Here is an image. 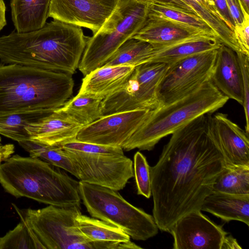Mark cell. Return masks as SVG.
Returning <instances> with one entry per match:
<instances>
[{
  "instance_id": "6",
  "label": "cell",
  "mask_w": 249,
  "mask_h": 249,
  "mask_svg": "<svg viewBox=\"0 0 249 249\" xmlns=\"http://www.w3.org/2000/svg\"><path fill=\"white\" fill-rule=\"evenodd\" d=\"M149 13L145 0H120L101 28L89 37L78 66L85 76L103 67L126 40L144 25Z\"/></svg>"
},
{
  "instance_id": "19",
  "label": "cell",
  "mask_w": 249,
  "mask_h": 249,
  "mask_svg": "<svg viewBox=\"0 0 249 249\" xmlns=\"http://www.w3.org/2000/svg\"><path fill=\"white\" fill-rule=\"evenodd\" d=\"M221 44L215 36L202 33L167 45H152L153 52L146 63L171 64L192 55L217 49Z\"/></svg>"
},
{
  "instance_id": "1",
  "label": "cell",
  "mask_w": 249,
  "mask_h": 249,
  "mask_svg": "<svg viewBox=\"0 0 249 249\" xmlns=\"http://www.w3.org/2000/svg\"><path fill=\"white\" fill-rule=\"evenodd\" d=\"M207 114L179 128L150 167L153 216L168 232L184 215L201 211L207 196L227 164L207 132Z\"/></svg>"
},
{
  "instance_id": "35",
  "label": "cell",
  "mask_w": 249,
  "mask_h": 249,
  "mask_svg": "<svg viewBox=\"0 0 249 249\" xmlns=\"http://www.w3.org/2000/svg\"><path fill=\"white\" fill-rule=\"evenodd\" d=\"M249 15L245 16L243 22L234 27L233 32L240 46L242 53L249 56Z\"/></svg>"
},
{
  "instance_id": "7",
  "label": "cell",
  "mask_w": 249,
  "mask_h": 249,
  "mask_svg": "<svg viewBox=\"0 0 249 249\" xmlns=\"http://www.w3.org/2000/svg\"><path fill=\"white\" fill-rule=\"evenodd\" d=\"M81 200L90 215L122 229L135 240H146L158 233L153 216L125 200L117 191L79 181Z\"/></svg>"
},
{
  "instance_id": "41",
  "label": "cell",
  "mask_w": 249,
  "mask_h": 249,
  "mask_svg": "<svg viewBox=\"0 0 249 249\" xmlns=\"http://www.w3.org/2000/svg\"><path fill=\"white\" fill-rule=\"evenodd\" d=\"M205 9L220 17L212 0H195Z\"/></svg>"
},
{
  "instance_id": "24",
  "label": "cell",
  "mask_w": 249,
  "mask_h": 249,
  "mask_svg": "<svg viewBox=\"0 0 249 249\" xmlns=\"http://www.w3.org/2000/svg\"><path fill=\"white\" fill-rule=\"evenodd\" d=\"M76 220L80 232L92 242H124L130 240V236L122 229L108 222L82 213Z\"/></svg>"
},
{
  "instance_id": "3",
  "label": "cell",
  "mask_w": 249,
  "mask_h": 249,
  "mask_svg": "<svg viewBox=\"0 0 249 249\" xmlns=\"http://www.w3.org/2000/svg\"><path fill=\"white\" fill-rule=\"evenodd\" d=\"M73 86L68 73L0 64V115L52 112L68 100Z\"/></svg>"
},
{
  "instance_id": "23",
  "label": "cell",
  "mask_w": 249,
  "mask_h": 249,
  "mask_svg": "<svg viewBox=\"0 0 249 249\" xmlns=\"http://www.w3.org/2000/svg\"><path fill=\"white\" fill-rule=\"evenodd\" d=\"M103 97L78 93L58 109L82 126L87 125L102 117Z\"/></svg>"
},
{
  "instance_id": "34",
  "label": "cell",
  "mask_w": 249,
  "mask_h": 249,
  "mask_svg": "<svg viewBox=\"0 0 249 249\" xmlns=\"http://www.w3.org/2000/svg\"><path fill=\"white\" fill-rule=\"evenodd\" d=\"M237 55L243 85L244 100L242 106L245 117V131L249 134V56L241 53H237Z\"/></svg>"
},
{
  "instance_id": "40",
  "label": "cell",
  "mask_w": 249,
  "mask_h": 249,
  "mask_svg": "<svg viewBox=\"0 0 249 249\" xmlns=\"http://www.w3.org/2000/svg\"><path fill=\"white\" fill-rule=\"evenodd\" d=\"M242 248L235 238L228 234L225 237L221 247V249H241Z\"/></svg>"
},
{
  "instance_id": "16",
  "label": "cell",
  "mask_w": 249,
  "mask_h": 249,
  "mask_svg": "<svg viewBox=\"0 0 249 249\" xmlns=\"http://www.w3.org/2000/svg\"><path fill=\"white\" fill-rule=\"evenodd\" d=\"M82 127L57 109L29 124L25 129L32 141L48 146H61L75 140Z\"/></svg>"
},
{
  "instance_id": "43",
  "label": "cell",
  "mask_w": 249,
  "mask_h": 249,
  "mask_svg": "<svg viewBox=\"0 0 249 249\" xmlns=\"http://www.w3.org/2000/svg\"><path fill=\"white\" fill-rule=\"evenodd\" d=\"M142 249V247L138 246L134 243L131 242L130 240L124 242H120L118 245V249Z\"/></svg>"
},
{
  "instance_id": "18",
  "label": "cell",
  "mask_w": 249,
  "mask_h": 249,
  "mask_svg": "<svg viewBox=\"0 0 249 249\" xmlns=\"http://www.w3.org/2000/svg\"><path fill=\"white\" fill-rule=\"evenodd\" d=\"M202 33H206L149 13L143 26L132 37L153 45H163Z\"/></svg>"
},
{
  "instance_id": "22",
  "label": "cell",
  "mask_w": 249,
  "mask_h": 249,
  "mask_svg": "<svg viewBox=\"0 0 249 249\" xmlns=\"http://www.w3.org/2000/svg\"><path fill=\"white\" fill-rule=\"evenodd\" d=\"M52 0H11L12 19L16 31L25 33L44 26Z\"/></svg>"
},
{
  "instance_id": "14",
  "label": "cell",
  "mask_w": 249,
  "mask_h": 249,
  "mask_svg": "<svg viewBox=\"0 0 249 249\" xmlns=\"http://www.w3.org/2000/svg\"><path fill=\"white\" fill-rule=\"evenodd\" d=\"M120 0H52L49 17L83 27L95 34Z\"/></svg>"
},
{
  "instance_id": "31",
  "label": "cell",
  "mask_w": 249,
  "mask_h": 249,
  "mask_svg": "<svg viewBox=\"0 0 249 249\" xmlns=\"http://www.w3.org/2000/svg\"><path fill=\"white\" fill-rule=\"evenodd\" d=\"M35 249L25 223L20 222L4 236L0 237V249Z\"/></svg>"
},
{
  "instance_id": "45",
  "label": "cell",
  "mask_w": 249,
  "mask_h": 249,
  "mask_svg": "<svg viewBox=\"0 0 249 249\" xmlns=\"http://www.w3.org/2000/svg\"><path fill=\"white\" fill-rule=\"evenodd\" d=\"M1 142V138H0V145H1V142Z\"/></svg>"
},
{
  "instance_id": "25",
  "label": "cell",
  "mask_w": 249,
  "mask_h": 249,
  "mask_svg": "<svg viewBox=\"0 0 249 249\" xmlns=\"http://www.w3.org/2000/svg\"><path fill=\"white\" fill-rule=\"evenodd\" d=\"M153 52V46L151 44L131 37L117 49L103 66H130L135 67L146 63Z\"/></svg>"
},
{
  "instance_id": "32",
  "label": "cell",
  "mask_w": 249,
  "mask_h": 249,
  "mask_svg": "<svg viewBox=\"0 0 249 249\" xmlns=\"http://www.w3.org/2000/svg\"><path fill=\"white\" fill-rule=\"evenodd\" d=\"M133 165L137 194L149 198L151 196L150 166L145 157L140 152L134 155Z\"/></svg>"
},
{
  "instance_id": "28",
  "label": "cell",
  "mask_w": 249,
  "mask_h": 249,
  "mask_svg": "<svg viewBox=\"0 0 249 249\" xmlns=\"http://www.w3.org/2000/svg\"><path fill=\"white\" fill-rule=\"evenodd\" d=\"M51 112H31L0 115V134L18 142L30 140L25 127Z\"/></svg>"
},
{
  "instance_id": "37",
  "label": "cell",
  "mask_w": 249,
  "mask_h": 249,
  "mask_svg": "<svg viewBox=\"0 0 249 249\" xmlns=\"http://www.w3.org/2000/svg\"><path fill=\"white\" fill-rule=\"evenodd\" d=\"M222 19L226 22L232 31L235 27L234 20L230 13L225 0H212Z\"/></svg>"
},
{
  "instance_id": "27",
  "label": "cell",
  "mask_w": 249,
  "mask_h": 249,
  "mask_svg": "<svg viewBox=\"0 0 249 249\" xmlns=\"http://www.w3.org/2000/svg\"><path fill=\"white\" fill-rule=\"evenodd\" d=\"M249 195V166L227 165L216 178L213 192Z\"/></svg>"
},
{
  "instance_id": "33",
  "label": "cell",
  "mask_w": 249,
  "mask_h": 249,
  "mask_svg": "<svg viewBox=\"0 0 249 249\" xmlns=\"http://www.w3.org/2000/svg\"><path fill=\"white\" fill-rule=\"evenodd\" d=\"M61 147L72 151L90 154L124 155L121 147L111 146L79 141L76 140L63 144Z\"/></svg>"
},
{
  "instance_id": "8",
  "label": "cell",
  "mask_w": 249,
  "mask_h": 249,
  "mask_svg": "<svg viewBox=\"0 0 249 249\" xmlns=\"http://www.w3.org/2000/svg\"><path fill=\"white\" fill-rule=\"evenodd\" d=\"M20 218L35 231L46 249H110L111 242H92L80 232L77 217L81 207L49 205L39 209H19L12 204Z\"/></svg>"
},
{
  "instance_id": "44",
  "label": "cell",
  "mask_w": 249,
  "mask_h": 249,
  "mask_svg": "<svg viewBox=\"0 0 249 249\" xmlns=\"http://www.w3.org/2000/svg\"><path fill=\"white\" fill-rule=\"evenodd\" d=\"M245 11L249 14V0H240Z\"/></svg>"
},
{
  "instance_id": "2",
  "label": "cell",
  "mask_w": 249,
  "mask_h": 249,
  "mask_svg": "<svg viewBox=\"0 0 249 249\" xmlns=\"http://www.w3.org/2000/svg\"><path fill=\"white\" fill-rule=\"evenodd\" d=\"M89 37L81 27L57 19L33 31L0 37V61L72 75Z\"/></svg>"
},
{
  "instance_id": "30",
  "label": "cell",
  "mask_w": 249,
  "mask_h": 249,
  "mask_svg": "<svg viewBox=\"0 0 249 249\" xmlns=\"http://www.w3.org/2000/svg\"><path fill=\"white\" fill-rule=\"evenodd\" d=\"M149 13L193 27L217 38L209 24L196 15L151 2H149Z\"/></svg>"
},
{
  "instance_id": "5",
  "label": "cell",
  "mask_w": 249,
  "mask_h": 249,
  "mask_svg": "<svg viewBox=\"0 0 249 249\" xmlns=\"http://www.w3.org/2000/svg\"><path fill=\"white\" fill-rule=\"evenodd\" d=\"M229 99L210 80L183 97L151 110L122 148L127 151L151 150L163 137L202 115L213 113Z\"/></svg>"
},
{
  "instance_id": "17",
  "label": "cell",
  "mask_w": 249,
  "mask_h": 249,
  "mask_svg": "<svg viewBox=\"0 0 249 249\" xmlns=\"http://www.w3.org/2000/svg\"><path fill=\"white\" fill-rule=\"evenodd\" d=\"M211 80L223 95L242 106L243 85L237 53L222 43L217 51Z\"/></svg>"
},
{
  "instance_id": "36",
  "label": "cell",
  "mask_w": 249,
  "mask_h": 249,
  "mask_svg": "<svg viewBox=\"0 0 249 249\" xmlns=\"http://www.w3.org/2000/svg\"><path fill=\"white\" fill-rule=\"evenodd\" d=\"M235 24H240L247 14L244 10L240 0H225Z\"/></svg>"
},
{
  "instance_id": "39",
  "label": "cell",
  "mask_w": 249,
  "mask_h": 249,
  "mask_svg": "<svg viewBox=\"0 0 249 249\" xmlns=\"http://www.w3.org/2000/svg\"><path fill=\"white\" fill-rule=\"evenodd\" d=\"M14 152L15 146L13 144L0 145V164L11 157Z\"/></svg>"
},
{
  "instance_id": "11",
  "label": "cell",
  "mask_w": 249,
  "mask_h": 249,
  "mask_svg": "<svg viewBox=\"0 0 249 249\" xmlns=\"http://www.w3.org/2000/svg\"><path fill=\"white\" fill-rule=\"evenodd\" d=\"M64 150L74 164L80 181L118 191L134 177L132 160L124 154H90Z\"/></svg>"
},
{
  "instance_id": "10",
  "label": "cell",
  "mask_w": 249,
  "mask_h": 249,
  "mask_svg": "<svg viewBox=\"0 0 249 249\" xmlns=\"http://www.w3.org/2000/svg\"><path fill=\"white\" fill-rule=\"evenodd\" d=\"M217 49L167 65L157 89L160 107L183 97L210 80Z\"/></svg>"
},
{
  "instance_id": "12",
  "label": "cell",
  "mask_w": 249,
  "mask_h": 249,
  "mask_svg": "<svg viewBox=\"0 0 249 249\" xmlns=\"http://www.w3.org/2000/svg\"><path fill=\"white\" fill-rule=\"evenodd\" d=\"M151 110L140 109L102 116L83 126L76 140L98 144L121 147L149 116Z\"/></svg>"
},
{
  "instance_id": "38",
  "label": "cell",
  "mask_w": 249,
  "mask_h": 249,
  "mask_svg": "<svg viewBox=\"0 0 249 249\" xmlns=\"http://www.w3.org/2000/svg\"><path fill=\"white\" fill-rule=\"evenodd\" d=\"M149 2L157 3L170 8L196 15L197 14L190 6L181 0H145Z\"/></svg>"
},
{
  "instance_id": "26",
  "label": "cell",
  "mask_w": 249,
  "mask_h": 249,
  "mask_svg": "<svg viewBox=\"0 0 249 249\" xmlns=\"http://www.w3.org/2000/svg\"><path fill=\"white\" fill-rule=\"evenodd\" d=\"M18 143L29 153L30 157L39 158L79 178L74 164L61 146H48L31 140L20 142Z\"/></svg>"
},
{
  "instance_id": "13",
  "label": "cell",
  "mask_w": 249,
  "mask_h": 249,
  "mask_svg": "<svg viewBox=\"0 0 249 249\" xmlns=\"http://www.w3.org/2000/svg\"><path fill=\"white\" fill-rule=\"evenodd\" d=\"M169 232L174 249H221L228 233L201 211H192L178 219Z\"/></svg>"
},
{
  "instance_id": "21",
  "label": "cell",
  "mask_w": 249,
  "mask_h": 249,
  "mask_svg": "<svg viewBox=\"0 0 249 249\" xmlns=\"http://www.w3.org/2000/svg\"><path fill=\"white\" fill-rule=\"evenodd\" d=\"M201 211L210 213L226 222L237 220L249 226V195L213 192L204 199Z\"/></svg>"
},
{
  "instance_id": "20",
  "label": "cell",
  "mask_w": 249,
  "mask_h": 249,
  "mask_svg": "<svg viewBox=\"0 0 249 249\" xmlns=\"http://www.w3.org/2000/svg\"><path fill=\"white\" fill-rule=\"evenodd\" d=\"M134 68L130 66L99 68L85 75L78 93L105 98L125 84Z\"/></svg>"
},
{
  "instance_id": "42",
  "label": "cell",
  "mask_w": 249,
  "mask_h": 249,
  "mask_svg": "<svg viewBox=\"0 0 249 249\" xmlns=\"http://www.w3.org/2000/svg\"><path fill=\"white\" fill-rule=\"evenodd\" d=\"M6 6L3 0H0V32L7 24L6 16Z\"/></svg>"
},
{
  "instance_id": "9",
  "label": "cell",
  "mask_w": 249,
  "mask_h": 249,
  "mask_svg": "<svg viewBox=\"0 0 249 249\" xmlns=\"http://www.w3.org/2000/svg\"><path fill=\"white\" fill-rule=\"evenodd\" d=\"M167 68V65L162 63H145L135 67L125 84L103 99L102 116L159 107L157 89Z\"/></svg>"
},
{
  "instance_id": "29",
  "label": "cell",
  "mask_w": 249,
  "mask_h": 249,
  "mask_svg": "<svg viewBox=\"0 0 249 249\" xmlns=\"http://www.w3.org/2000/svg\"><path fill=\"white\" fill-rule=\"evenodd\" d=\"M192 8L215 33L221 43L235 52H241L240 46L233 31L220 16L205 9L195 0H181Z\"/></svg>"
},
{
  "instance_id": "15",
  "label": "cell",
  "mask_w": 249,
  "mask_h": 249,
  "mask_svg": "<svg viewBox=\"0 0 249 249\" xmlns=\"http://www.w3.org/2000/svg\"><path fill=\"white\" fill-rule=\"evenodd\" d=\"M207 114V132L227 165L249 166V134L225 113Z\"/></svg>"
},
{
  "instance_id": "4",
  "label": "cell",
  "mask_w": 249,
  "mask_h": 249,
  "mask_svg": "<svg viewBox=\"0 0 249 249\" xmlns=\"http://www.w3.org/2000/svg\"><path fill=\"white\" fill-rule=\"evenodd\" d=\"M0 184L16 198L61 207H80L79 181L37 158L10 157L0 164Z\"/></svg>"
}]
</instances>
